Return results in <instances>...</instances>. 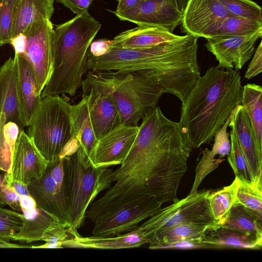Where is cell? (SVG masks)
<instances>
[{
    "instance_id": "obj_48",
    "label": "cell",
    "mask_w": 262,
    "mask_h": 262,
    "mask_svg": "<svg viewBox=\"0 0 262 262\" xmlns=\"http://www.w3.org/2000/svg\"><path fill=\"white\" fill-rule=\"evenodd\" d=\"M0 248H30V247L11 243L0 239Z\"/></svg>"
},
{
    "instance_id": "obj_2",
    "label": "cell",
    "mask_w": 262,
    "mask_h": 262,
    "mask_svg": "<svg viewBox=\"0 0 262 262\" xmlns=\"http://www.w3.org/2000/svg\"><path fill=\"white\" fill-rule=\"evenodd\" d=\"M243 86L238 70L212 67L200 76L182 102V134L192 149L210 142L241 103Z\"/></svg>"
},
{
    "instance_id": "obj_21",
    "label": "cell",
    "mask_w": 262,
    "mask_h": 262,
    "mask_svg": "<svg viewBox=\"0 0 262 262\" xmlns=\"http://www.w3.org/2000/svg\"><path fill=\"white\" fill-rule=\"evenodd\" d=\"M234 131L237 141L255 179L262 171V152L257 146L250 120L241 104L235 108L228 125Z\"/></svg>"
},
{
    "instance_id": "obj_22",
    "label": "cell",
    "mask_w": 262,
    "mask_h": 262,
    "mask_svg": "<svg viewBox=\"0 0 262 262\" xmlns=\"http://www.w3.org/2000/svg\"><path fill=\"white\" fill-rule=\"evenodd\" d=\"M181 36L157 27L138 26L120 33L111 47L140 50L151 48L175 40Z\"/></svg>"
},
{
    "instance_id": "obj_41",
    "label": "cell",
    "mask_w": 262,
    "mask_h": 262,
    "mask_svg": "<svg viewBox=\"0 0 262 262\" xmlns=\"http://www.w3.org/2000/svg\"><path fill=\"white\" fill-rule=\"evenodd\" d=\"M20 196L8 183L6 172L0 173V205H8L21 212Z\"/></svg>"
},
{
    "instance_id": "obj_33",
    "label": "cell",
    "mask_w": 262,
    "mask_h": 262,
    "mask_svg": "<svg viewBox=\"0 0 262 262\" xmlns=\"http://www.w3.org/2000/svg\"><path fill=\"white\" fill-rule=\"evenodd\" d=\"M262 171L252 183L239 180L234 204H240L262 217Z\"/></svg>"
},
{
    "instance_id": "obj_29",
    "label": "cell",
    "mask_w": 262,
    "mask_h": 262,
    "mask_svg": "<svg viewBox=\"0 0 262 262\" xmlns=\"http://www.w3.org/2000/svg\"><path fill=\"white\" fill-rule=\"evenodd\" d=\"M221 227L262 237V217L240 204L233 205L228 218Z\"/></svg>"
},
{
    "instance_id": "obj_8",
    "label": "cell",
    "mask_w": 262,
    "mask_h": 262,
    "mask_svg": "<svg viewBox=\"0 0 262 262\" xmlns=\"http://www.w3.org/2000/svg\"><path fill=\"white\" fill-rule=\"evenodd\" d=\"M210 191H198L161 208L147 221L138 226V230L148 244L158 232L180 224L207 226L211 229L216 228L217 223L211 212L208 201Z\"/></svg>"
},
{
    "instance_id": "obj_16",
    "label": "cell",
    "mask_w": 262,
    "mask_h": 262,
    "mask_svg": "<svg viewBox=\"0 0 262 262\" xmlns=\"http://www.w3.org/2000/svg\"><path fill=\"white\" fill-rule=\"evenodd\" d=\"M48 163L22 129L16 141L11 172L9 174L6 172L8 183L15 181L28 185L31 180L42 175Z\"/></svg>"
},
{
    "instance_id": "obj_46",
    "label": "cell",
    "mask_w": 262,
    "mask_h": 262,
    "mask_svg": "<svg viewBox=\"0 0 262 262\" xmlns=\"http://www.w3.org/2000/svg\"><path fill=\"white\" fill-rule=\"evenodd\" d=\"M26 36L23 33H19L12 37L9 42V43L13 46L14 49L15 54L19 55H21L24 53L26 47Z\"/></svg>"
},
{
    "instance_id": "obj_30",
    "label": "cell",
    "mask_w": 262,
    "mask_h": 262,
    "mask_svg": "<svg viewBox=\"0 0 262 262\" xmlns=\"http://www.w3.org/2000/svg\"><path fill=\"white\" fill-rule=\"evenodd\" d=\"M238 185L239 179L235 177L229 185L209 193L208 201L211 212L217 223V228L221 227L228 218L235 202Z\"/></svg>"
},
{
    "instance_id": "obj_32",
    "label": "cell",
    "mask_w": 262,
    "mask_h": 262,
    "mask_svg": "<svg viewBox=\"0 0 262 262\" xmlns=\"http://www.w3.org/2000/svg\"><path fill=\"white\" fill-rule=\"evenodd\" d=\"M260 30H262L261 20L248 19L230 15L225 18L210 32L207 38L214 36L248 35Z\"/></svg>"
},
{
    "instance_id": "obj_11",
    "label": "cell",
    "mask_w": 262,
    "mask_h": 262,
    "mask_svg": "<svg viewBox=\"0 0 262 262\" xmlns=\"http://www.w3.org/2000/svg\"><path fill=\"white\" fill-rule=\"evenodd\" d=\"M53 31L50 20L32 23L23 32L27 38L26 47L24 53L19 56L31 66L41 94L53 70Z\"/></svg>"
},
{
    "instance_id": "obj_49",
    "label": "cell",
    "mask_w": 262,
    "mask_h": 262,
    "mask_svg": "<svg viewBox=\"0 0 262 262\" xmlns=\"http://www.w3.org/2000/svg\"><path fill=\"white\" fill-rule=\"evenodd\" d=\"M3 0H0V6L1 5Z\"/></svg>"
},
{
    "instance_id": "obj_38",
    "label": "cell",
    "mask_w": 262,
    "mask_h": 262,
    "mask_svg": "<svg viewBox=\"0 0 262 262\" xmlns=\"http://www.w3.org/2000/svg\"><path fill=\"white\" fill-rule=\"evenodd\" d=\"M20 0H3L0 6V43H9L12 38L14 15Z\"/></svg>"
},
{
    "instance_id": "obj_10",
    "label": "cell",
    "mask_w": 262,
    "mask_h": 262,
    "mask_svg": "<svg viewBox=\"0 0 262 262\" xmlns=\"http://www.w3.org/2000/svg\"><path fill=\"white\" fill-rule=\"evenodd\" d=\"M162 205L155 198L146 194L134 197L99 215L94 222L92 234L114 236L132 231L156 214Z\"/></svg>"
},
{
    "instance_id": "obj_13",
    "label": "cell",
    "mask_w": 262,
    "mask_h": 262,
    "mask_svg": "<svg viewBox=\"0 0 262 262\" xmlns=\"http://www.w3.org/2000/svg\"><path fill=\"white\" fill-rule=\"evenodd\" d=\"M262 36V30L252 34L210 37L205 46L214 55L220 68L239 70L254 53L255 44Z\"/></svg>"
},
{
    "instance_id": "obj_34",
    "label": "cell",
    "mask_w": 262,
    "mask_h": 262,
    "mask_svg": "<svg viewBox=\"0 0 262 262\" xmlns=\"http://www.w3.org/2000/svg\"><path fill=\"white\" fill-rule=\"evenodd\" d=\"M231 150L228 155V161L239 180L252 183L254 180L250 171L247 161L237 141L234 131L230 132Z\"/></svg>"
},
{
    "instance_id": "obj_9",
    "label": "cell",
    "mask_w": 262,
    "mask_h": 262,
    "mask_svg": "<svg viewBox=\"0 0 262 262\" xmlns=\"http://www.w3.org/2000/svg\"><path fill=\"white\" fill-rule=\"evenodd\" d=\"M68 157L60 156L54 161L48 162L42 175L31 180L27 188L38 206L69 227L67 181Z\"/></svg>"
},
{
    "instance_id": "obj_7",
    "label": "cell",
    "mask_w": 262,
    "mask_h": 262,
    "mask_svg": "<svg viewBox=\"0 0 262 262\" xmlns=\"http://www.w3.org/2000/svg\"><path fill=\"white\" fill-rule=\"evenodd\" d=\"M88 66L89 70L93 71L151 70L160 79L171 70L172 48L170 42L140 50L111 47L106 53L98 57L88 52Z\"/></svg>"
},
{
    "instance_id": "obj_3",
    "label": "cell",
    "mask_w": 262,
    "mask_h": 262,
    "mask_svg": "<svg viewBox=\"0 0 262 262\" xmlns=\"http://www.w3.org/2000/svg\"><path fill=\"white\" fill-rule=\"evenodd\" d=\"M101 27L90 14L77 15L54 28L53 70L41 98L68 94L74 96L88 70V50Z\"/></svg>"
},
{
    "instance_id": "obj_6",
    "label": "cell",
    "mask_w": 262,
    "mask_h": 262,
    "mask_svg": "<svg viewBox=\"0 0 262 262\" xmlns=\"http://www.w3.org/2000/svg\"><path fill=\"white\" fill-rule=\"evenodd\" d=\"M72 105L59 95L43 98L28 130V135L48 162L58 158L74 137Z\"/></svg>"
},
{
    "instance_id": "obj_5",
    "label": "cell",
    "mask_w": 262,
    "mask_h": 262,
    "mask_svg": "<svg viewBox=\"0 0 262 262\" xmlns=\"http://www.w3.org/2000/svg\"><path fill=\"white\" fill-rule=\"evenodd\" d=\"M112 169L96 167L79 146L68 156L67 181L69 219L72 230L83 224L86 211L98 194L113 184Z\"/></svg>"
},
{
    "instance_id": "obj_19",
    "label": "cell",
    "mask_w": 262,
    "mask_h": 262,
    "mask_svg": "<svg viewBox=\"0 0 262 262\" xmlns=\"http://www.w3.org/2000/svg\"><path fill=\"white\" fill-rule=\"evenodd\" d=\"M17 73L19 119L23 128L29 126L41 101L33 71L28 62L15 54Z\"/></svg>"
},
{
    "instance_id": "obj_45",
    "label": "cell",
    "mask_w": 262,
    "mask_h": 262,
    "mask_svg": "<svg viewBox=\"0 0 262 262\" xmlns=\"http://www.w3.org/2000/svg\"><path fill=\"white\" fill-rule=\"evenodd\" d=\"M113 40L100 39L92 41L90 45L89 53L93 56H100L107 52L111 47Z\"/></svg>"
},
{
    "instance_id": "obj_24",
    "label": "cell",
    "mask_w": 262,
    "mask_h": 262,
    "mask_svg": "<svg viewBox=\"0 0 262 262\" xmlns=\"http://www.w3.org/2000/svg\"><path fill=\"white\" fill-rule=\"evenodd\" d=\"M202 241L213 249L259 250L262 247V237L222 227L207 231Z\"/></svg>"
},
{
    "instance_id": "obj_50",
    "label": "cell",
    "mask_w": 262,
    "mask_h": 262,
    "mask_svg": "<svg viewBox=\"0 0 262 262\" xmlns=\"http://www.w3.org/2000/svg\"><path fill=\"white\" fill-rule=\"evenodd\" d=\"M1 43H0V47H1Z\"/></svg>"
},
{
    "instance_id": "obj_28",
    "label": "cell",
    "mask_w": 262,
    "mask_h": 262,
    "mask_svg": "<svg viewBox=\"0 0 262 262\" xmlns=\"http://www.w3.org/2000/svg\"><path fill=\"white\" fill-rule=\"evenodd\" d=\"M211 229L207 226L180 224L158 232L149 241V248L158 249L163 245L185 240L202 241L206 232Z\"/></svg>"
},
{
    "instance_id": "obj_44",
    "label": "cell",
    "mask_w": 262,
    "mask_h": 262,
    "mask_svg": "<svg viewBox=\"0 0 262 262\" xmlns=\"http://www.w3.org/2000/svg\"><path fill=\"white\" fill-rule=\"evenodd\" d=\"M77 15L89 14L88 9L95 0H56Z\"/></svg>"
},
{
    "instance_id": "obj_25",
    "label": "cell",
    "mask_w": 262,
    "mask_h": 262,
    "mask_svg": "<svg viewBox=\"0 0 262 262\" xmlns=\"http://www.w3.org/2000/svg\"><path fill=\"white\" fill-rule=\"evenodd\" d=\"M54 0H20L14 13L12 37L23 33L34 22L50 20L54 13Z\"/></svg>"
},
{
    "instance_id": "obj_20",
    "label": "cell",
    "mask_w": 262,
    "mask_h": 262,
    "mask_svg": "<svg viewBox=\"0 0 262 262\" xmlns=\"http://www.w3.org/2000/svg\"><path fill=\"white\" fill-rule=\"evenodd\" d=\"M70 237L63 244V248L96 249H119L140 247L148 244L147 240L137 228L127 232L114 236L83 237L77 230L68 228Z\"/></svg>"
},
{
    "instance_id": "obj_4",
    "label": "cell",
    "mask_w": 262,
    "mask_h": 262,
    "mask_svg": "<svg viewBox=\"0 0 262 262\" xmlns=\"http://www.w3.org/2000/svg\"><path fill=\"white\" fill-rule=\"evenodd\" d=\"M86 86L108 93L117 107L121 124L135 126L149 110L157 106L165 93L151 70H91L81 82V86Z\"/></svg>"
},
{
    "instance_id": "obj_31",
    "label": "cell",
    "mask_w": 262,
    "mask_h": 262,
    "mask_svg": "<svg viewBox=\"0 0 262 262\" xmlns=\"http://www.w3.org/2000/svg\"><path fill=\"white\" fill-rule=\"evenodd\" d=\"M20 128L13 122L6 123L5 114L0 112V169L11 172L15 145Z\"/></svg>"
},
{
    "instance_id": "obj_36",
    "label": "cell",
    "mask_w": 262,
    "mask_h": 262,
    "mask_svg": "<svg viewBox=\"0 0 262 262\" xmlns=\"http://www.w3.org/2000/svg\"><path fill=\"white\" fill-rule=\"evenodd\" d=\"M23 223L22 213L0 207V239L10 242L20 231Z\"/></svg>"
},
{
    "instance_id": "obj_1",
    "label": "cell",
    "mask_w": 262,
    "mask_h": 262,
    "mask_svg": "<svg viewBox=\"0 0 262 262\" xmlns=\"http://www.w3.org/2000/svg\"><path fill=\"white\" fill-rule=\"evenodd\" d=\"M142 120L127 157L113 171V181L133 193H142L149 187L159 198L174 202L192 149L179 122L168 119L157 106Z\"/></svg>"
},
{
    "instance_id": "obj_27",
    "label": "cell",
    "mask_w": 262,
    "mask_h": 262,
    "mask_svg": "<svg viewBox=\"0 0 262 262\" xmlns=\"http://www.w3.org/2000/svg\"><path fill=\"white\" fill-rule=\"evenodd\" d=\"M241 104L252 125L259 150L262 152V88L255 83H248L243 88Z\"/></svg>"
},
{
    "instance_id": "obj_18",
    "label": "cell",
    "mask_w": 262,
    "mask_h": 262,
    "mask_svg": "<svg viewBox=\"0 0 262 262\" xmlns=\"http://www.w3.org/2000/svg\"><path fill=\"white\" fill-rule=\"evenodd\" d=\"M20 206L24 223L13 241L26 243L41 241L49 229L60 223L55 216L38 206L30 193L21 196Z\"/></svg>"
},
{
    "instance_id": "obj_42",
    "label": "cell",
    "mask_w": 262,
    "mask_h": 262,
    "mask_svg": "<svg viewBox=\"0 0 262 262\" xmlns=\"http://www.w3.org/2000/svg\"><path fill=\"white\" fill-rule=\"evenodd\" d=\"M262 70V42H260L253 56L248 65L245 78L250 79L261 72Z\"/></svg>"
},
{
    "instance_id": "obj_17",
    "label": "cell",
    "mask_w": 262,
    "mask_h": 262,
    "mask_svg": "<svg viewBox=\"0 0 262 262\" xmlns=\"http://www.w3.org/2000/svg\"><path fill=\"white\" fill-rule=\"evenodd\" d=\"M83 96L90 97L89 113L94 132L98 139L121 124L117 107L112 96L93 86H82Z\"/></svg>"
},
{
    "instance_id": "obj_37",
    "label": "cell",
    "mask_w": 262,
    "mask_h": 262,
    "mask_svg": "<svg viewBox=\"0 0 262 262\" xmlns=\"http://www.w3.org/2000/svg\"><path fill=\"white\" fill-rule=\"evenodd\" d=\"M217 156L212 149L206 148L203 150L202 157L196 166L194 182L188 195L196 193L204 179L224 160V159L216 158Z\"/></svg>"
},
{
    "instance_id": "obj_26",
    "label": "cell",
    "mask_w": 262,
    "mask_h": 262,
    "mask_svg": "<svg viewBox=\"0 0 262 262\" xmlns=\"http://www.w3.org/2000/svg\"><path fill=\"white\" fill-rule=\"evenodd\" d=\"M90 97L83 96L81 100L72 105L71 118L74 137L90 160L97 142L89 113Z\"/></svg>"
},
{
    "instance_id": "obj_35",
    "label": "cell",
    "mask_w": 262,
    "mask_h": 262,
    "mask_svg": "<svg viewBox=\"0 0 262 262\" xmlns=\"http://www.w3.org/2000/svg\"><path fill=\"white\" fill-rule=\"evenodd\" d=\"M232 16L261 20V7L251 0H219Z\"/></svg>"
},
{
    "instance_id": "obj_40",
    "label": "cell",
    "mask_w": 262,
    "mask_h": 262,
    "mask_svg": "<svg viewBox=\"0 0 262 262\" xmlns=\"http://www.w3.org/2000/svg\"><path fill=\"white\" fill-rule=\"evenodd\" d=\"M235 108L223 126L217 130L214 136V141L211 149L222 159L228 156L231 150V141L229 140V134L227 132V129L233 116Z\"/></svg>"
},
{
    "instance_id": "obj_47",
    "label": "cell",
    "mask_w": 262,
    "mask_h": 262,
    "mask_svg": "<svg viewBox=\"0 0 262 262\" xmlns=\"http://www.w3.org/2000/svg\"><path fill=\"white\" fill-rule=\"evenodd\" d=\"M118 4L113 13H121L132 9L145 0H117Z\"/></svg>"
},
{
    "instance_id": "obj_23",
    "label": "cell",
    "mask_w": 262,
    "mask_h": 262,
    "mask_svg": "<svg viewBox=\"0 0 262 262\" xmlns=\"http://www.w3.org/2000/svg\"><path fill=\"white\" fill-rule=\"evenodd\" d=\"M17 75L15 59L10 57L0 68V112L5 114L6 123H16L21 130Z\"/></svg>"
},
{
    "instance_id": "obj_12",
    "label": "cell",
    "mask_w": 262,
    "mask_h": 262,
    "mask_svg": "<svg viewBox=\"0 0 262 262\" xmlns=\"http://www.w3.org/2000/svg\"><path fill=\"white\" fill-rule=\"evenodd\" d=\"M189 0H145L121 13H113L120 20L138 26L157 27L172 33L182 23Z\"/></svg>"
},
{
    "instance_id": "obj_43",
    "label": "cell",
    "mask_w": 262,
    "mask_h": 262,
    "mask_svg": "<svg viewBox=\"0 0 262 262\" xmlns=\"http://www.w3.org/2000/svg\"><path fill=\"white\" fill-rule=\"evenodd\" d=\"M209 248L210 246L201 240H185L178 242L164 244L160 246V249H193Z\"/></svg>"
},
{
    "instance_id": "obj_39",
    "label": "cell",
    "mask_w": 262,
    "mask_h": 262,
    "mask_svg": "<svg viewBox=\"0 0 262 262\" xmlns=\"http://www.w3.org/2000/svg\"><path fill=\"white\" fill-rule=\"evenodd\" d=\"M69 227L60 223L49 229L44 235L41 241L45 242L44 244L39 246H32V249H52L63 248L64 242L69 238L68 232Z\"/></svg>"
},
{
    "instance_id": "obj_15",
    "label": "cell",
    "mask_w": 262,
    "mask_h": 262,
    "mask_svg": "<svg viewBox=\"0 0 262 262\" xmlns=\"http://www.w3.org/2000/svg\"><path fill=\"white\" fill-rule=\"evenodd\" d=\"M231 15L219 0H189L181 23V31L206 38L225 18Z\"/></svg>"
},
{
    "instance_id": "obj_14",
    "label": "cell",
    "mask_w": 262,
    "mask_h": 262,
    "mask_svg": "<svg viewBox=\"0 0 262 262\" xmlns=\"http://www.w3.org/2000/svg\"><path fill=\"white\" fill-rule=\"evenodd\" d=\"M139 126L121 124L97 139L90 160L96 167L121 165L136 137Z\"/></svg>"
}]
</instances>
